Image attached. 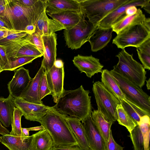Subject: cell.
I'll list each match as a JSON object with an SVG mask.
<instances>
[{"label": "cell", "instance_id": "obj_1", "mask_svg": "<svg viewBox=\"0 0 150 150\" xmlns=\"http://www.w3.org/2000/svg\"><path fill=\"white\" fill-rule=\"evenodd\" d=\"M4 15L0 17L11 30L25 31L28 25H35L39 17L45 10L46 0H38L33 6H22L15 0H5Z\"/></svg>", "mask_w": 150, "mask_h": 150}, {"label": "cell", "instance_id": "obj_2", "mask_svg": "<svg viewBox=\"0 0 150 150\" xmlns=\"http://www.w3.org/2000/svg\"><path fill=\"white\" fill-rule=\"evenodd\" d=\"M89 91L82 85L73 90H64L56 104L53 106L58 112L82 121L91 114L92 105Z\"/></svg>", "mask_w": 150, "mask_h": 150}, {"label": "cell", "instance_id": "obj_3", "mask_svg": "<svg viewBox=\"0 0 150 150\" xmlns=\"http://www.w3.org/2000/svg\"><path fill=\"white\" fill-rule=\"evenodd\" d=\"M67 116L54 109L46 114L40 122L51 136L54 146L78 145L66 121Z\"/></svg>", "mask_w": 150, "mask_h": 150}, {"label": "cell", "instance_id": "obj_4", "mask_svg": "<svg viewBox=\"0 0 150 150\" xmlns=\"http://www.w3.org/2000/svg\"><path fill=\"white\" fill-rule=\"evenodd\" d=\"M149 38L150 19L143 13L121 30L112 43L122 49L130 46L137 48Z\"/></svg>", "mask_w": 150, "mask_h": 150}, {"label": "cell", "instance_id": "obj_5", "mask_svg": "<svg viewBox=\"0 0 150 150\" xmlns=\"http://www.w3.org/2000/svg\"><path fill=\"white\" fill-rule=\"evenodd\" d=\"M128 0H78L82 15L95 27L112 11Z\"/></svg>", "mask_w": 150, "mask_h": 150}, {"label": "cell", "instance_id": "obj_6", "mask_svg": "<svg viewBox=\"0 0 150 150\" xmlns=\"http://www.w3.org/2000/svg\"><path fill=\"white\" fill-rule=\"evenodd\" d=\"M118 59L112 70L142 88L145 84L146 73L142 64L134 60L125 49L116 55Z\"/></svg>", "mask_w": 150, "mask_h": 150}, {"label": "cell", "instance_id": "obj_7", "mask_svg": "<svg viewBox=\"0 0 150 150\" xmlns=\"http://www.w3.org/2000/svg\"><path fill=\"white\" fill-rule=\"evenodd\" d=\"M126 99L136 108L150 116V96L139 86L112 69L110 71Z\"/></svg>", "mask_w": 150, "mask_h": 150}, {"label": "cell", "instance_id": "obj_8", "mask_svg": "<svg viewBox=\"0 0 150 150\" xmlns=\"http://www.w3.org/2000/svg\"><path fill=\"white\" fill-rule=\"evenodd\" d=\"M92 91L97 110L106 121L112 123L116 121L117 119L116 108L120 104L119 100L99 81L93 83Z\"/></svg>", "mask_w": 150, "mask_h": 150}, {"label": "cell", "instance_id": "obj_9", "mask_svg": "<svg viewBox=\"0 0 150 150\" xmlns=\"http://www.w3.org/2000/svg\"><path fill=\"white\" fill-rule=\"evenodd\" d=\"M82 15L79 22L74 27L64 29V35L66 45L72 50L80 48L86 42L97 28Z\"/></svg>", "mask_w": 150, "mask_h": 150}, {"label": "cell", "instance_id": "obj_10", "mask_svg": "<svg viewBox=\"0 0 150 150\" xmlns=\"http://www.w3.org/2000/svg\"><path fill=\"white\" fill-rule=\"evenodd\" d=\"M30 34L20 40L10 42L4 45L8 58L25 56L41 57L43 54L29 41Z\"/></svg>", "mask_w": 150, "mask_h": 150}, {"label": "cell", "instance_id": "obj_11", "mask_svg": "<svg viewBox=\"0 0 150 150\" xmlns=\"http://www.w3.org/2000/svg\"><path fill=\"white\" fill-rule=\"evenodd\" d=\"M16 107L22 112L27 120L40 122L42 118L47 113L54 109L53 107L27 101L21 98H15Z\"/></svg>", "mask_w": 150, "mask_h": 150}, {"label": "cell", "instance_id": "obj_12", "mask_svg": "<svg viewBox=\"0 0 150 150\" xmlns=\"http://www.w3.org/2000/svg\"><path fill=\"white\" fill-rule=\"evenodd\" d=\"M45 73L51 95L54 102L56 103L64 90L63 87L64 67L57 68L54 65L49 71Z\"/></svg>", "mask_w": 150, "mask_h": 150}, {"label": "cell", "instance_id": "obj_13", "mask_svg": "<svg viewBox=\"0 0 150 150\" xmlns=\"http://www.w3.org/2000/svg\"><path fill=\"white\" fill-rule=\"evenodd\" d=\"M81 122L85 129L90 150H107L105 140L93 122L91 114Z\"/></svg>", "mask_w": 150, "mask_h": 150}, {"label": "cell", "instance_id": "obj_14", "mask_svg": "<svg viewBox=\"0 0 150 150\" xmlns=\"http://www.w3.org/2000/svg\"><path fill=\"white\" fill-rule=\"evenodd\" d=\"M150 2V0H128L125 3L109 14L98 24V27L102 28H111L115 23L127 16L125 11L131 5L140 6L143 8Z\"/></svg>", "mask_w": 150, "mask_h": 150}, {"label": "cell", "instance_id": "obj_15", "mask_svg": "<svg viewBox=\"0 0 150 150\" xmlns=\"http://www.w3.org/2000/svg\"><path fill=\"white\" fill-rule=\"evenodd\" d=\"M14 71V75L7 85L9 94L15 98L20 97L32 78L28 70L23 67Z\"/></svg>", "mask_w": 150, "mask_h": 150}, {"label": "cell", "instance_id": "obj_16", "mask_svg": "<svg viewBox=\"0 0 150 150\" xmlns=\"http://www.w3.org/2000/svg\"><path fill=\"white\" fill-rule=\"evenodd\" d=\"M72 61L81 73H85L90 78L96 74L101 73L103 67L99 59L91 55L84 56L78 54L74 57Z\"/></svg>", "mask_w": 150, "mask_h": 150}, {"label": "cell", "instance_id": "obj_17", "mask_svg": "<svg viewBox=\"0 0 150 150\" xmlns=\"http://www.w3.org/2000/svg\"><path fill=\"white\" fill-rule=\"evenodd\" d=\"M42 38L44 52L41 64L44 67L45 72H46L52 67L56 60L57 34L54 33L50 35H42Z\"/></svg>", "mask_w": 150, "mask_h": 150}, {"label": "cell", "instance_id": "obj_18", "mask_svg": "<svg viewBox=\"0 0 150 150\" xmlns=\"http://www.w3.org/2000/svg\"><path fill=\"white\" fill-rule=\"evenodd\" d=\"M43 65L41 66L34 77L32 78L26 89L20 98L25 100L39 104H43L39 96V84L41 77L45 73Z\"/></svg>", "mask_w": 150, "mask_h": 150}, {"label": "cell", "instance_id": "obj_19", "mask_svg": "<svg viewBox=\"0 0 150 150\" xmlns=\"http://www.w3.org/2000/svg\"><path fill=\"white\" fill-rule=\"evenodd\" d=\"M1 143L9 150H34L32 135L28 137L2 135Z\"/></svg>", "mask_w": 150, "mask_h": 150}, {"label": "cell", "instance_id": "obj_20", "mask_svg": "<svg viewBox=\"0 0 150 150\" xmlns=\"http://www.w3.org/2000/svg\"><path fill=\"white\" fill-rule=\"evenodd\" d=\"M113 32L112 28L97 27L90 37L88 42L93 52H97L105 47L110 41Z\"/></svg>", "mask_w": 150, "mask_h": 150}, {"label": "cell", "instance_id": "obj_21", "mask_svg": "<svg viewBox=\"0 0 150 150\" xmlns=\"http://www.w3.org/2000/svg\"><path fill=\"white\" fill-rule=\"evenodd\" d=\"M66 120L76 139L78 146L83 150H90L83 126L79 119L67 116Z\"/></svg>", "mask_w": 150, "mask_h": 150}, {"label": "cell", "instance_id": "obj_22", "mask_svg": "<svg viewBox=\"0 0 150 150\" xmlns=\"http://www.w3.org/2000/svg\"><path fill=\"white\" fill-rule=\"evenodd\" d=\"M48 15L52 19L59 22L64 28V29L71 28L79 21L82 16L81 11H62Z\"/></svg>", "mask_w": 150, "mask_h": 150}, {"label": "cell", "instance_id": "obj_23", "mask_svg": "<svg viewBox=\"0 0 150 150\" xmlns=\"http://www.w3.org/2000/svg\"><path fill=\"white\" fill-rule=\"evenodd\" d=\"M46 4L47 14L62 11H80L78 0H46Z\"/></svg>", "mask_w": 150, "mask_h": 150}, {"label": "cell", "instance_id": "obj_24", "mask_svg": "<svg viewBox=\"0 0 150 150\" xmlns=\"http://www.w3.org/2000/svg\"><path fill=\"white\" fill-rule=\"evenodd\" d=\"M14 99L10 94L6 98L0 97V122L5 127L11 124L13 111L16 107Z\"/></svg>", "mask_w": 150, "mask_h": 150}, {"label": "cell", "instance_id": "obj_25", "mask_svg": "<svg viewBox=\"0 0 150 150\" xmlns=\"http://www.w3.org/2000/svg\"><path fill=\"white\" fill-rule=\"evenodd\" d=\"M101 74V82L107 89L119 101H128L122 93L116 80L107 69L102 70Z\"/></svg>", "mask_w": 150, "mask_h": 150}, {"label": "cell", "instance_id": "obj_26", "mask_svg": "<svg viewBox=\"0 0 150 150\" xmlns=\"http://www.w3.org/2000/svg\"><path fill=\"white\" fill-rule=\"evenodd\" d=\"M32 142L34 150H52L53 139L45 129L40 130L32 135Z\"/></svg>", "mask_w": 150, "mask_h": 150}, {"label": "cell", "instance_id": "obj_27", "mask_svg": "<svg viewBox=\"0 0 150 150\" xmlns=\"http://www.w3.org/2000/svg\"><path fill=\"white\" fill-rule=\"evenodd\" d=\"M91 116L93 122L102 134L107 145L113 123L106 121L97 110L91 111Z\"/></svg>", "mask_w": 150, "mask_h": 150}, {"label": "cell", "instance_id": "obj_28", "mask_svg": "<svg viewBox=\"0 0 150 150\" xmlns=\"http://www.w3.org/2000/svg\"><path fill=\"white\" fill-rule=\"evenodd\" d=\"M37 58L38 57L31 56L9 57L7 63L2 69L3 71H14L20 67L32 62Z\"/></svg>", "mask_w": 150, "mask_h": 150}, {"label": "cell", "instance_id": "obj_29", "mask_svg": "<svg viewBox=\"0 0 150 150\" xmlns=\"http://www.w3.org/2000/svg\"><path fill=\"white\" fill-rule=\"evenodd\" d=\"M116 110L117 120L120 125L125 127L130 133L137 125L120 104L117 105Z\"/></svg>", "mask_w": 150, "mask_h": 150}, {"label": "cell", "instance_id": "obj_30", "mask_svg": "<svg viewBox=\"0 0 150 150\" xmlns=\"http://www.w3.org/2000/svg\"><path fill=\"white\" fill-rule=\"evenodd\" d=\"M138 125L139 126L143 136L144 150H149L150 116L145 115L141 117Z\"/></svg>", "mask_w": 150, "mask_h": 150}, {"label": "cell", "instance_id": "obj_31", "mask_svg": "<svg viewBox=\"0 0 150 150\" xmlns=\"http://www.w3.org/2000/svg\"><path fill=\"white\" fill-rule=\"evenodd\" d=\"M23 115L21 110L18 108H14L11 124V130L9 134L17 136H25L22 132L21 119Z\"/></svg>", "mask_w": 150, "mask_h": 150}, {"label": "cell", "instance_id": "obj_32", "mask_svg": "<svg viewBox=\"0 0 150 150\" xmlns=\"http://www.w3.org/2000/svg\"><path fill=\"white\" fill-rule=\"evenodd\" d=\"M142 13V11L139 8L135 14L131 16H125L112 26L111 28L113 31L117 34L121 30L130 24Z\"/></svg>", "mask_w": 150, "mask_h": 150}, {"label": "cell", "instance_id": "obj_33", "mask_svg": "<svg viewBox=\"0 0 150 150\" xmlns=\"http://www.w3.org/2000/svg\"><path fill=\"white\" fill-rule=\"evenodd\" d=\"M120 102L137 125H138L140 121L141 117L146 115L134 107L128 101L122 100Z\"/></svg>", "mask_w": 150, "mask_h": 150}, {"label": "cell", "instance_id": "obj_34", "mask_svg": "<svg viewBox=\"0 0 150 150\" xmlns=\"http://www.w3.org/2000/svg\"><path fill=\"white\" fill-rule=\"evenodd\" d=\"M129 133L134 150H144L143 137L139 126H136Z\"/></svg>", "mask_w": 150, "mask_h": 150}, {"label": "cell", "instance_id": "obj_35", "mask_svg": "<svg viewBox=\"0 0 150 150\" xmlns=\"http://www.w3.org/2000/svg\"><path fill=\"white\" fill-rule=\"evenodd\" d=\"M64 29V28L59 22L46 17L43 26V35H48L56 31Z\"/></svg>", "mask_w": 150, "mask_h": 150}, {"label": "cell", "instance_id": "obj_36", "mask_svg": "<svg viewBox=\"0 0 150 150\" xmlns=\"http://www.w3.org/2000/svg\"><path fill=\"white\" fill-rule=\"evenodd\" d=\"M51 95L47 80L46 75L45 72L42 75L39 84V96L40 99L42 98L47 95Z\"/></svg>", "mask_w": 150, "mask_h": 150}, {"label": "cell", "instance_id": "obj_37", "mask_svg": "<svg viewBox=\"0 0 150 150\" xmlns=\"http://www.w3.org/2000/svg\"><path fill=\"white\" fill-rule=\"evenodd\" d=\"M29 41L34 45L43 54L44 47L42 36L34 33L29 35L28 37Z\"/></svg>", "mask_w": 150, "mask_h": 150}, {"label": "cell", "instance_id": "obj_38", "mask_svg": "<svg viewBox=\"0 0 150 150\" xmlns=\"http://www.w3.org/2000/svg\"><path fill=\"white\" fill-rule=\"evenodd\" d=\"M29 34L26 32L24 31L20 33L9 35L0 40V45H4L10 42L20 40Z\"/></svg>", "mask_w": 150, "mask_h": 150}, {"label": "cell", "instance_id": "obj_39", "mask_svg": "<svg viewBox=\"0 0 150 150\" xmlns=\"http://www.w3.org/2000/svg\"><path fill=\"white\" fill-rule=\"evenodd\" d=\"M47 16L45 10L41 14L37 22L35 25V33L41 36L43 35V26Z\"/></svg>", "mask_w": 150, "mask_h": 150}, {"label": "cell", "instance_id": "obj_40", "mask_svg": "<svg viewBox=\"0 0 150 150\" xmlns=\"http://www.w3.org/2000/svg\"><path fill=\"white\" fill-rule=\"evenodd\" d=\"M107 150H123L124 147L118 144L114 140L111 130L106 145Z\"/></svg>", "mask_w": 150, "mask_h": 150}, {"label": "cell", "instance_id": "obj_41", "mask_svg": "<svg viewBox=\"0 0 150 150\" xmlns=\"http://www.w3.org/2000/svg\"><path fill=\"white\" fill-rule=\"evenodd\" d=\"M138 57L145 69L150 70V56L143 53L137 49Z\"/></svg>", "mask_w": 150, "mask_h": 150}, {"label": "cell", "instance_id": "obj_42", "mask_svg": "<svg viewBox=\"0 0 150 150\" xmlns=\"http://www.w3.org/2000/svg\"><path fill=\"white\" fill-rule=\"evenodd\" d=\"M140 52L150 56V38H148L137 48Z\"/></svg>", "mask_w": 150, "mask_h": 150}, {"label": "cell", "instance_id": "obj_43", "mask_svg": "<svg viewBox=\"0 0 150 150\" xmlns=\"http://www.w3.org/2000/svg\"><path fill=\"white\" fill-rule=\"evenodd\" d=\"M24 31L0 29V40L6 38L9 35L20 33Z\"/></svg>", "mask_w": 150, "mask_h": 150}, {"label": "cell", "instance_id": "obj_44", "mask_svg": "<svg viewBox=\"0 0 150 150\" xmlns=\"http://www.w3.org/2000/svg\"><path fill=\"white\" fill-rule=\"evenodd\" d=\"M15 1L22 6L26 7H30L34 6L38 0H15Z\"/></svg>", "mask_w": 150, "mask_h": 150}, {"label": "cell", "instance_id": "obj_45", "mask_svg": "<svg viewBox=\"0 0 150 150\" xmlns=\"http://www.w3.org/2000/svg\"><path fill=\"white\" fill-rule=\"evenodd\" d=\"M0 55L3 62V67L7 63L8 59L4 45H0Z\"/></svg>", "mask_w": 150, "mask_h": 150}, {"label": "cell", "instance_id": "obj_46", "mask_svg": "<svg viewBox=\"0 0 150 150\" xmlns=\"http://www.w3.org/2000/svg\"><path fill=\"white\" fill-rule=\"evenodd\" d=\"M52 150H83L78 145L70 146H54Z\"/></svg>", "mask_w": 150, "mask_h": 150}, {"label": "cell", "instance_id": "obj_47", "mask_svg": "<svg viewBox=\"0 0 150 150\" xmlns=\"http://www.w3.org/2000/svg\"><path fill=\"white\" fill-rule=\"evenodd\" d=\"M138 9L134 5H131L127 7L125 11V14L127 16H129L136 13Z\"/></svg>", "mask_w": 150, "mask_h": 150}, {"label": "cell", "instance_id": "obj_48", "mask_svg": "<svg viewBox=\"0 0 150 150\" xmlns=\"http://www.w3.org/2000/svg\"><path fill=\"white\" fill-rule=\"evenodd\" d=\"M35 25L31 24L27 25L25 28V31L28 34L31 35L35 33Z\"/></svg>", "mask_w": 150, "mask_h": 150}, {"label": "cell", "instance_id": "obj_49", "mask_svg": "<svg viewBox=\"0 0 150 150\" xmlns=\"http://www.w3.org/2000/svg\"><path fill=\"white\" fill-rule=\"evenodd\" d=\"M5 6V0H0V16L4 15Z\"/></svg>", "mask_w": 150, "mask_h": 150}, {"label": "cell", "instance_id": "obj_50", "mask_svg": "<svg viewBox=\"0 0 150 150\" xmlns=\"http://www.w3.org/2000/svg\"><path fill=\"white\" fill-rule=\"evenodd\" d=\"M10 132L9 130L3 126L0 122V135L8 134Z\"/></svg>", "mask_w": 150, "mask_h": 150}, {"label": "cell", "instance_id": "obj_51", "mask_svg": "<svg viewBox=\"0 0 150 150\" xmlns=\"http://www.w3.org/2000/svg\"><path fill=\"white\" fill-rule=\"evenodd\" d=\"M0 29L4 30H11L8 25L0 17Z\"/></svg>", "mask_w": 150, "mask_h": 150}, {"label": "cell", "instance_id": "obj_52", "mask_svg": "<svg viewBox=\"0 0 150 150\" xmlns=\"http://www.w3.org/2000/svg\"><path fill=\"white\" fill-rule=\"evenodd\" d=\"M57 68H61L64 66V63L61 59L56 60L54 62V65Z\"/></svg>", "mask_w": 150, "mask_h": 150}, {"label": "cell", "instance_id": "obj_53", "mask_svg": "<svg viewBox=\"0 0 150 150\" xmlns=\"http://www.w3.org/2000/svg\"><path fill=\"white\" fill-rule=\"evenodd\" d=\"M28 128L29 131H38L45 129L44 127L41 125L40 126Z\"/></svg>", "mask_w": 150, "mask_h": 150}, {"label": "cell", "instance_id": "obj_54", "mask_svg": "<svg viewBox=\"0 0 150 150\" xmlns=\"http://www.w3.org/2000/svg\"><path fill=\"white\" fill-rule=\"evenodd\" d=\"M21 131L25 136L28 137L30 136L29 133V131L28 128H21Z\"/></svg>", "mask_w": 150, "mask_h": 150}, {"label": "cell", "instance_id": "obj_55", "mask_svg": "<svg viewBox=\"0 0 150 150\" xmlns=\"http://www.w3.org/2000/svg\"><path fill=\"white\" fill-rule=\"evenodd\" d=\"M143 8L149 14L150 13V2L147 4Z\"/></svg>", "mask_w": 150, "mask_h": 150}, {"label": "cell", "instance_id": "obj_56", "mask_svg": "<svg viewBox=\"0 0 150 150\" xmlns=\"http://www.w3.org/2000/svg\"><path fill=\"white\" fill-rule=\"evenodd\" d=\"M146 86L148 90L150 89V78H149L148 80H146Z\"/></svg>", "mask_w": 150, "mask_h": 150}, {"label": "cell", "instance_id": "obj_57", "mask_svg": "<svg viewBox=\"0 0 150 150\" xmlns=\"http://www.w3.org/2000/svg\"><path fill=\"white\" fill-rule=\"evenodd\" d=\"M0 67H1V68L3 67V62H2V60L0 55Z\"/></svg>", "mask_w": 150, "mask_h": 150}, {"label": "cell", "instance_id": "obj_58", "mask_svg": "<svg viewBox=\"0 0 150 150\" xmlns=\"http://www.w3.org/2000/svg\"><path fill=\"white\" fill-rule=\"evenodd\" d=\"M2 71H3L1 67H0V73Z\"/></svg>", "mask_w": 150, "mask_h": 150}, {"label": "cell", "instance_id": "obj_59", "mask_svg": "<svg viewBox=\"0 0 150 150\" xmlns=\"http://www.w3.org/2000/svg\"><path fill=\"white\" fill-rule=\"evenodd\" d=\"M2 137L1 136H0V142H1L2 141Z\"/></svg>", "mask_w": 150, "mask_h": 150}]
</instances>
